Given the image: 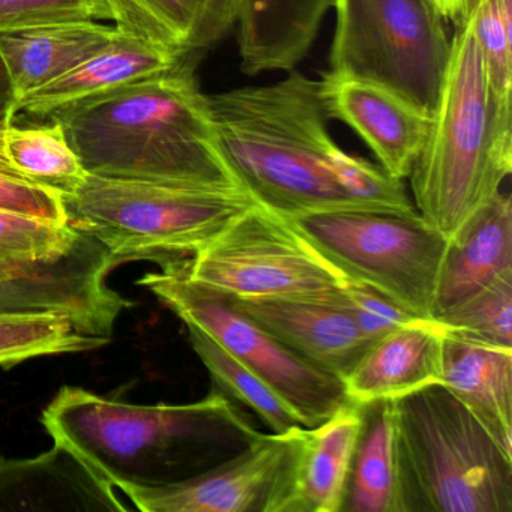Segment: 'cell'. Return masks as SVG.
Instances as JSON below:
<instances>
[{"instance_id": "cell-1", "label": "cell", "mask_w": 512, "mask_h": 512, "mask_svg": "<svg viewBox=\"0 0 512 512\" xmlns=\"http://www.w3.org/2000/svg\"><path fill=\"white\" fill-rule=\"evenodd\" d=\"M218 148L239 187L296 220L338 211L413 215L403 181L332 139L319 80L289 71L271 85L208 95Z\"/></svg>"}, {"instance_id": "cell-2", "label": "cell", "mask_w": 512, "mask_h": 512, "mask_svg": "<svg viewBox=\"0 0 512 512\" xmlns=\"http://www.w3.org/2000/svg\"><path fill=\"white\" fill-rule=\"evenodd\" d=\"M61 125L89 175L200 188H239L221 155L193 65L89 98Z\"/></svg>"}, {"instance_id": "cell-3", "label": "cell", "mask_w": 512, "mask_h": 512, "mask_svg": "<svg viewBox=\"0 0 512 512\" xmlns=\"http://www.w3.org/2000/svg\"><path fill=\"white\" fill-rule=\"evenodd\" d=\"M512 172V101L496 94L469 14L454 25L431 127L410 173L415 209L454 239Z\"/></svg>"}, {"instance_id": "cell-4", "label": "cell", "mask_w": 512, "mask_h": 512, "mask_svg": "<svg viewBox=\"0 0 512 512\" xmlns=\"http://www.w3.org/2000/svg\"><path fill=\"white\" fill-rule=\"evenodd\" d=\"M41 424L53 442L115 488L190 478L206 446L230 430L256 434L223 394L187 404H136L70 385L44 407Z\"/></svg>"}, {"instance_id": "cell-5", "label": "cell", "mask_w": 512, "mask_h": 512, "mask_svg": "<svg viewBox=\"0 0 512 512\" xmlns=\"http://www.w3.org/2000/svg\"><path fill=\"white\" fill-rule=\"evenodd\" d=\"M401 512H512V458L448 388L394 400Z\"/></svg>"}, {"instance_id": "cell-6", "label": "cell", "mask_w": 512, "mask_h": 512, "mask_svg": "<svg viewBox=\"0 0 512 512\" xmlns=\"http://www.w3.org/2000/svg\"><path fill=\"white\" fill-rule=\"evenodd\" d=\"M71 229L97 239L121 263L191 257L256 205L239 188H200L89 175L62 196Z\"/></svg>"}, {"instance_id": "cell-7", "label": "cell", "mask_w": 512, "mask_h": 512, "mask_svg": "<svg viewBox=\"0 0 512 512\" xmlns=\"http://www.w3.org/2000/svg\"><path fill=\"white\" fill-rule=\"evenodd\" d=\"M332 8L326 73L376 83L431 115L452 38L430 0H332Z\"/></svg>"}, {"instance_id": "cell-8", "label": "cell", "mask_w": 512, "mask_h": 512, "mask_svg": "<svg viewBox=\"0 0 512 512\" xmlns=\"http://www.w3.org/2000/svg\"><path fill=\"white\" fill-rule=\"evenodd\" d=\"M352 283L416 319L433 320L448 239L416 215L338 211L292 220Z\"/></svg>"}, {"instance_id": "cell-9", "label": "cell", "mask_w": 512, "mask_h": 512, "mask_svg": "<svg viewBox=\"0 0 512 512\" xmlns=\"http://www.w3.org/2000/svg\"><path fill=\"white\" fill-rule=\"evenodd\" d=\"M172 263L229 298H310L352 284L292 220L257 203L190 260Z\"/></svg>"}, {"instance_id": "cell-10", "label": "cell", "mask_w": 512, "mask_h": 512, "mask_svg": "<svg viewBox=\"0 0 512 512\" xmlns=\"http://www.w3.org/2000/svg\"><path fill=\"white\" fill-rule=\"evenodd\" d=\"M161 269L140 278L137 284L151 290L184 323L199 326L250 368L292 409L304 427H316L352 403L343 379L296 355L236 310L226 296L190 280L175 263Z\"/></svg>"}, {"instance_id": "cell-11", "label": "cell", "mask_w": 512, "mask_h": 512, "mask_svg": "<svg viewBox=\"0 0 512 512\" xmlns=\"http://www.w3.org/2000/svg\"><path fill=\"white\" fill-rule=\"evenodd\" d=\"M304 430L257 431L244 451L218 466L170 484L118 491L140 512H290Z\"/></svg>"}, {"instance_id": "cell-12", "label": "cell", "mask_w": 512, "mask_h": 512, "mask_svg": "<svg viewBox=\"0 0 512 512\" xmlns=\"http://www.w3.org/2000/svg\"><path fill=\"white\" fill-rule=\"evenodd\" d=\"M119 265L88 233L49 259L0 254V310L64 314L83 334L112 341L119 316L133 305L109 284Z\"/></svg>"}, {"instance_id": "cell-13", "label": "cell", "mask_w": 512, "mask_h": 512, "mask_svg": "<svg viewBox=\"0 0 512 512\" xmlns=\"http://www.w3.org/2000/svg\"><path fill=\"white\" fill-rule=\"evenodd\" d=\"M319 83L328 118L352 128L383 172L409 179L430 131V113L367 80L325 73Z\"/></svg>"}, {"instance_id": "cell-14", "label": "cell", "mask_w": 512, "mask_h": 512, "mask_svg": "<svg viewBox=\"0 0 512 512\" xmlns=\"http://www.w3.org/2000/svg\"><path fill=\"white\" fill-rule=\"evenodd\" d=\"M124 499L59 443L35 457L0 455V512L133 511Z\"/></svg>"}, {"instance_id": "cell-15", "label": "cell", "mask_w": 512, "mask_h": 512, "mask_svg": "<svg viewBox=\"0 0 512 512\" xmlns=\"http://www.w3.org/2000/svg\"><path fill=\"white\" fill-rule=\"evenodd\" d=\"M226 298L296 355L340 379L374 343L346 313L316 299Z\"/></svg>"}, {"instance_id": "cell-16", "label": "cell", "mask_w": 512, "mask_h": 512, "mask_svg": "<svg viewBox=\"0 0 512 512\" xmlns=\"http://www.w3.org/2000/svg\"><path fill=\"white\" fill-rule=\"evenodd\" d=\"M187 55L175 47L124 34L67 73L23 95L16 115L47 121L74 104L172 70Z\"/></svg>"}, {"instance_id": "cell-17", "label": "cell", "mask_w": 512, "mask_h": 512, "mask_svg": "<svg viewBox=\"0 0 512 512\" xmlns=\"http://www.w3.org/2000/svg\"><path fill=\"white\" fill-rule=\"evenodd\" d=\"M443 337L445 328L434 320H416L383 335L344 377L347 397L365 406L442 385Z\"/></svg>"}, {"instance_id": "cell-18", "label": "cell", "mask_w": 512, "mask_h": 512, "mask_svg": "<svg viewBox=\"0 0 512 512\" xmlns=\"http://www.w3.org/2000/svg\"><path fill=\"white\" fill-rule=\"evenodd\" d=\"M442 385L512 458V349L445 328Z\"/></svg>"}, {"instance_id": "cell-19", "label": "cell", "mask_w": 512, "mask_h": 512, "mask_svg": "<svg viewBox=\"0 0 512 512\" xmlns=\"http://www.w3.org/2000/svg\"><path fill=\"white\" fill-rule=\"evenodd\" d=\"M332 0H238L236 38L248 76L295 70L310 53Z\"/></svg>"}, {"instance_id": "cell-20", "label": "cell", "mask_w": 512, "mask_h": 512, "mask_svg": "<svg viewBox=\"0 0 512 512\" xmlns=\"http://www.w3.org/2000/svg\"><path fill=\"white\" fill-rule=\"evenodd\" d=\"M512 272V200L500 191L448 241L433 320L499 275Z\"/></svg>"}, {"instance_id": "cell-21", "label": "cell", "mask_w": 512, "mask_h": 512, "mask_svg": "<svg viewBox=\"0 0 512 512\" xmlns=\"http://www.w3.org/2000/svg\"><path fill=\"white\" fill-rule=\"evenodd\" d=\"M122 35L124 32L100 20L55 23L0 34V58L16 101L106 49Z\"/></svg>"}, {"instance_id": "cell-22", "label": "cell", "mask_w": 512, "mask_h": 512, "mask_svg": "<svg viewBox=\"0 0 512 512\" xmlns=\"http://www.w3.org/2000/svg\"><path fill=\"white\" fill-rule=\"evenodd\" d=\"M364 407L349 403L304 430L290 512H341Z\"/></svg>"}, {"instance_id": "cell-23", "label": "cell", "mask_w": 512, "mask_h": 512, "mask_svg": "<svg viewBox=\"0 0 512 512\" xmlns=\"http://www.w3.org/2000/svg\"><path fill=\"white\" fill-rule=\"evenodd\" d=\"M341 511L401 512L394 400L365 404Z\"/></svg>"}, {"instance_id": "cell-24", "label": "cell", "mask_w": 512, "mask_h": 512, "mask_svg": "<svg viewBox=\"0 0 512 512\" xmlns=\"http://www.w3.org/2000/svg\"><path fill=\"white\" fill-rule=\"evenodd\" d=\"M4 151L20 175L61 196L73 193L88 176L64 130L55 121L25 127L11 122L5 128Z\"/></svg>"}, {"instance_id": "cell-25", "label": "cell", "mask_w": 512, "mask_h": 512, "mask_svg": "<svg viewBox=\"0 0 512 512\" xmlns=\"http://www.w3.org/2000/svg\"><path fill=\"white\" fill-rule=\"evenodd\" d=\"M110 344L83 334L64 314L0 310V367L11 368L43 356L91 352Z\"/></svg>"}, {"instance_id": "cell-26", "label": "cell", "mask_w": 512, "mask_h": 512, "mask_svg": "<svg viewBox=\"0 0 512 512\" xmlns=\"http://www.w3.org/2000/svg\"><path fill=\"white\" fill-rule=\"evenodd\" d=\"M191 346L227 398L250 407L272 433H286L302 425L289 406L235 356L230 355L199 326L185 323ZM304 427V425H302Z\"/></svg>"}, {"instance_id": "cell-27", "label": "cell", "mask_w": 512, "mask_h": 512, "mask_svg": "<svg viewBox=\"0 0 512 512\" xmlns=\"http://www.w3.org/2000/svg\"><path fill=\"white\" fill-rule=\"evenodd\" d=\"M184 53L199 52L235 28L238 0H142Z\"/></svg>"}, {"instance_id": "cell-28", "label": "cell", "mask_w": 512, "mask_h": 512, "mask_svg": "<svg viewBox=\"0 0 512 512\" xmlns=\"http://www.w3.org/2000/svg\"><path fill=\"white\" fill-rule=\"evenodd\" d=\"M434 322L467 337L512 349V272L494 278L439 314Z\"/></svg>"}, {"instance_id": "cell-29", "label": "cell", "mask_w": 512, "mask_h": 512, "mask_svg": "<svg viewBox=\"0 0 512 512\" xmlns=\"http://www.w3.org/2000/svg\"><path fill=\"white\" fill-rule=\"evenodd\" d=\"M469 16L491 86L512 101V0H473Z\"/></svg>"}, {"instance_id": "cell-30", "label": "cell", "mask_w": 512, "mask_h": 512, "mask_svg": "<svg viewBox=\"0 0 512 512\" xmlns=\"http://www.w3.org/2000/svg\"><path fill=\"white\" fill-rule=\"evenodd\" d=\"M82 232L68 224L47 223L0 209V254L20 259H49L67 253Z\"/></svg>"}, {"instance_id": "cell-31", "label": "cell", "mask_w": 512, "mask_h": 512, "mask_svg": "<svg viewBox=\"0 0 512 512\" xmlns=\"http://www.w3.org/2000/svg\"><path fill=\"white\" fill-rule=\"evenodd\" d=\"M311 299L346 313L359 331L371 341L379 340L407 323L424 320L410 316L394 302L362 284L352 283L340 289L328 290L311 296Z\"/></svg>"}, {"instance_id": "cell-32", "label": "cell", "mask_w": 512, "mask_h": 512, "mask_svg": "<svg viewBox=\"0 0 512 512\" xmlns=\"http://www.w3.org/2000/svg\"><path fill=\"white\" fill-rule=\"evenodd\" d=\"M11 122L14 121L0 122V209L64 226L67 218L61 194L29 181L8 161L4 133Z\"/></svg>"}, {"instance_id": "cell-33", "label": "cell", "mask_w": 512, "mask_h": 512, "mask_svg": "<svg viewBox=\"0 0 512 512\" xmlns=\"http://www.w3.org/2000/svg\"><path fill=\"white\" fill-rule=\"evenodd\" d=\"M95 20L86 0H0V34Z\"/></svg>"}, {"instance_id": "cell-34", "label": "cell", "mask_w": 512, "mask_h": 512, "mask_svg": "<svg viewBox=\"0 0 512 512\" xmlns=\"http://www.w3.org/2000/svg\"><path fill=\"white\" fill-rule=\"evenodd\" d=\"M95 20L110 22L131 37L176 47L175 41L151 16L142 0H86Z\"/></svg>"}, {"instance_id": "cell-35", "label": "cell", "mask_w": 512, "mask_h": 512, "mask_svg": "<svg viewBox=\"0 0 512 512\" xmlns=\"http://www.w3.org/2000/svg\"><path fill=\"white\" fill-rule=\"evenodd\" d=\"M16 95H14L13 86H11L10 76L4 61L0 58V122H16Z\"/></svg>"}, {"instance_id": "cell-36", "label": "cell", "mask_w": 512, "mask_h": 512, "mask_svg": "<svg viewBox=\"0 0 512 512\" xmlns=\"http://www.w3.org/2000/svg\"><path fill=\"white\" fill-rule=\"evenodd\" d=\"M430 2L452 25L464 19L473 5V0H430Z\"/></svg>"}]
</instances>
